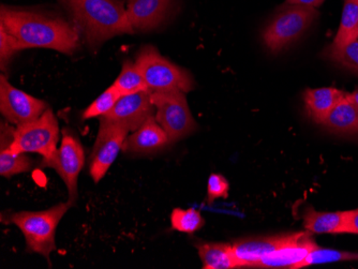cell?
<instances>
[{
  "label": "cell",
  "mask_w": 358,
  "mask_h": 269,
  "mask_svg": "<svg viewBox=\"0 0 358 269\" xmlns=\"http://www.w3.org/2000/svg\"><path fill=\"white\" fill-rule=\"evenodd\" d=\"M58 140L59 124L53 110L48 108L38 119L16 126L9 148L19 154H41L43 166L51 168L57 157Z\"/></svg>",
  "instance_id": "obj_4"
},
{
  "label": "cell",
  "mask_w": 358,
  "mask_h": 269,
  "mask_svg": "<svg viewBox=\"0 0 358 269\" xmlns=\"http://www.w3.org/2000/svg\"><path fill=\"white\" fill-rule=\"evenodd\" d=\"M322 124L334 133L358 134V108L348 99L345 94Z\"/></svg>",
  "instance_id": "obj_17"
},
{
  "label": "cell",
  "mask_w": 358,
  "mask_h": 269,
  "mask_svg": "<svg viewBox=\"0 0 358 269\" xmlns=\"http://www.w3.org/2000/svg\"><path fill=\"white\" fill-rule=\"evenodd\" d=\"M293 237L294 234L280 235V236L239 240L235 242L232 245V250L236 261L237 268H243V267L255 268L259 261L289 242Z\"/></svg>",
  "instance_id": "obj_13"
},
{
  "label": "cell",
  "mask_w": 358,
  "mask_h": 269,
  "mask_svg": "<svg viewBox=\"0 0 358 269\" xmlns=\"http://www.w3.org/2000/svg\"><path fill=\"white\" fill-rule=\"evenodd\" d=\"M117 89L114 86L108 87L106 92H102L99 97L96 98L83 113V119H90V118L102 117L110 113L113 108L117 103L118 100L122 98Z\"/></svg>",
  "instance_id": "obj_26"
},
{
  "label": "cell",
  "mask_w": 358,
  "mask_h": 269,
  "mask_svg": "<svg viewBox=\"0 0 358 269\" xmlns=\"http://www.w3.org/2000/svg\"><path fill=\"white\" fill-rule=\"evenodd\" d=\"M10 145H1L0 150V175L10 178L21 173L29 172L34 166V160L26 154L10 150Z\"/></svg>",
  "instance_id": "obj_22"
},
{
  "label": "cell",
  "mask_w": 358,
  "mask_h": 269,
  "mask_svg": "<svg viewBox=\"0 0 358 269\" xmlns=\"http://www.w3.org/2000/svg\"><path fill=\"white\" fill-rule=\"evenodd\" d=\"M347 261H358V253L349 252V251L334 250V249H323L317 247L303 259V262L297 266V269L311 266V265L347 262Z\"/></svg>",
  "instance_id": "obj_23"
},
{
  "label": "cell",
  "mask_w": 358,
  "mask_h": 269,
  "mask_svg": "<svg viewBox=\"0 0 358 269\" xmlns=\"http://www.w3.org/2000/svg\"><path fill=\"white\" fill-rule=\"evenodd\" d=\"M134 62L150 92L179 90L187 94L194 89L191 74L164 58L154 46L143 48Z\"/></svg>",
  "instance_id": "obj_5"
},
{
  "label": "cell",
  "mask_w": 358,
  "mask_h": 269,
  "mask_svg": "<svg viewBox=\"0 0 358 269\" xmlns=\"http://www.w3.org/2000/svg\"><path fill=\"white\" fill-rule=\"evenodd\" d=\"M20 51L15 39L8 33L3 25H0V67L5 71L12 57Z\"/></svg>",
  "instance_id": "obj_27"
},
{
  "label": "cell",
  "mask_w": 358,
  "mask_h": 269,
  "mask_svg": "<svg viewBox=\"0 0 358 269\" xmlns=\"http://www.w3.org/2000/svg\"><path fill=\"white\" fill-rule=\"evenodd\" d=\"M285 1H287V5H301L317 8L321 6L325 0H285Z\"/></svg>",
  "instance_id": "obj_30"
},
{
  "label": "cell",
  "mask_w": 358,
  "mask_h": 269,
  "mask_svg": "<svg viewBox=\"0 0 358 269\" xmlns=\"http://www.w3.org/2000/svg\"><path fill=\"white\" fill-rule=\"evenodd\" d=\"M129 133L122 126L100 118L99 132L90 158V174L94 182H99L106 176L124 148Z\"/></svg>",
  "instance_id": "obj_8"
},
{
  "label": "cell",
  "mask_w": 358,
  "mask_h": 269,
  "mask_svg": "<svg viewBox=\"0 0 358 269\" xmlns=\"http://www.w3.org/2000/svg\"><path fill=\"white\" fill-rule=\"evenodd\" d=\"M347 97L358 108V89L354 90L351 94H347Z\"/></svg>",
  "instance_id": "obj_31"
},
{
  "label": "cell",
  "mask_w": 358,
  "mask_h": 269,
  "mask_svg": "<svg viewBox=\"0 0 358 269\" xmlns=\"http://www.w3.org/2000/svg\"><path fill=\"white\" fill-rule=\"evenodd\" d=\"M171 144L166 132L152 117L145 122L136 131L129 134L124 142V150L128 154H154Z\"/></svg>",
  "instance_id": "obj_15"
},
{
  "label": "cell",
  "mask_w": 358,
  "mask_h": 269,
  "mask_svg": "<svg viewBox=\"0 0 358 269\" xmlns=\"http://www.w3.org/2000/svg\"><path fill=\"white\" fill-rule=\"evenodd\" d=\"M150 98L156 108L155 118L168 134L171 143L182 140L196 129L185 92H152Z\"/></svg>",
  "instance_id": "obj_7"
},
{
  "label": "cell",
  "mask_w": 358,
  "mask_h": 269,
  "mask_svg": "<svg viewBox=\"0 0 358 269\" xmlns=\"http://www.w3.org/2000/svg\"><path fill=\"white\" fill-rule=\"evenodd\" d=\"M204 269L237 268L232 246L221 242H200L195 245Z\"/></svg>",
  "instance_id": "obj_19"
},
{
  "label": "cell",
  "mask_w": 358,
  "mask_h": 269,
  "mask_svg": "<svg viewBox=\"0 0 358 269\" xmlns=\"http://www.w3.org/2000/svg\"><path fill=\"white\" fill-rule=\"evenodd\" d=\"M230 191V184L221 174H211L207 184V203L211 204L218 198H227Z\"/></svg>",
  "instance_id": "obj_28"
},
{
  "label": "cell",
  "mask_w": 358,
  "mask_h": 269,
  "mask_svg": "<svg viewBox=\"0 0 358 269\" xmlns=\"http://www.w3.org/2000/svg\"><path fill=\"white\" fill-rule=\"evenodd\" d=\"M345 92L336 87L309 88L303 94L306 110L313 122L321 124Z\"/></svg>",
  "instance_id": "obj_16"
},
{
  "label": "cell",
  "mask_w": 358,
  "mask_h": 269,
  "mask_svg": "<svg viewBox=\"0 0 358 269\" xmlns=\"http://www.w3.org/2000/svg\"><path fill=\"white\" fill-rule=\"evenodd\" d=\"M171 224L173 230L191 235L205 226V220L195 208H175L171 215Z\"/></svg>",
  "instance_id": "obj_25"
},
{
  "label": "cell",
  "mask_w": 358,
  "mask_h": 269,
  "mask_svg": "<svg viewBox=\"0 0 358 269\" xmlns=\"http://www.w3.org/2000/svg\"><path fill=\"white\" fill-rule=\"evenodd\" d=\"M354 40H358V27L357 29L355 30V33H354L353 39H352V41H354Z\"/></svg>",
  "instance_id": "obj_32"
},
{
  "label": "cell",
  "mask_w": 358,
  "mask_h": 269,
  "mask_svg": "<svg viewBox=\"0 0 358 269\" xmlns=\"http://www.w3.org/2000/svg\"><path fill=\"white\" fill-rule=\"evenodd\" d=\"M317 17V8L287 5V9L281 11L263 31L265 46L271 53L282 51L299 39Z\"/></svg>",
  "instance_id": "obj_6"
},
{
  "label": "cell",
  "mask_w": 358,
  "mask_h": 269,
  "mask_svg": "<svg viewBox=\"0 0 358 269\" xmlns=\"http://www.w3.org/2000/svg\"><path fill=\"white\" fill-rule=\"evenodd\" d=\"M0 25L15 39L20 51L41 48L72 55L80 45L76 25L41 12L3 6Z\"/></svg>",
  "instance_id": "obj_1"
},
{
  "label": "cell",
  "mask_w": 358,
  "mask_h": 269,
  "mask_svg": "<svg viewBox=\"0 0 358 269\" xmlns=\"http://www.w3.org/2000/svg\"><path fill=\"white\" fill-rule=\"evenodd\" d=\"M309 232L295 233L294 237L280 248L259 261L255 268L297 269L303 259L317 248Z\"/></svg>",
  "instance_id": "obj_12"
},
{
  "label": "cell",
  "mask_w": 358,
  "mask_h": 269,
  "mask_svg": "<svg viewBox=\"0 0 358 269\" xmlns=\"http://www.w3.org/2000/svg\"><path fill=\"white\" fill-rule=\"evenodd\" d=\"M48 108L45 101L14 87L5 75L0 76V112L8 124L19 126L34 122Z\"/></svg>",
  "instance_id": "obj_9"
},
{
  "label": "cell",
  "mask_w": 358,
  "mask_h": 269,
  "mask_svg": "<svg viewBox=\"0 0 358 269\" xmlns=\"http://www.w3.org/2000/svg\"><path fill=\"white\" fill-rule=\"evenodd\" d=\"M62 3L92 48L116 36L134 35L136 31L120 0H62Z\"/></svg>",
  "instance_id": "obj_2"
},
{
  "label": "cell",
  "mask_w": 358,
  "mask_h": 269,
  "mask_svg": "<svg viewBox=\"0 0 358 269\" xmlns=\"http://www.w3.org/2000/svg\"><path fill=\"white\" fill-rule=\"evenodd\" d=\"M347 212H317L311 206L306 208L303 226L313 234H345Z\"/></svg>",
  "instance_id": "obj_18"
},
{
  "label": "cell",
  "mask_w": 358,
  "mask_h": 269,
  "mask_svg": "<svg viewBox=\"0 0 358 269\" xmlns=\"http://www.w3.org/2000/svg\"><path fill=\"white\" fill-rule=\"evenodd\" d=\"M345 233L349 234H358V208L354 210H348L345 217Z\"/></svg>",
  "instance_id": "obj_29"
},
{
  "label": "cell",
  "mask_w": 358,
  "mask_h": 269,
  "mask_svg": "<svg viewBox=\"0 0 358 269\" xmlns=\"http://www.w3.org/2000/svg\"><path fill=\"white\" fill-rule=\"evenodd\" d=\"M85 163L83 146L76 136L69 132L62 133V144L58 148L57 157L51 168L57 172L67 187L69 202L76 204L78 200V180L80 170Z\"/></svg>",
  "instance_id": "obj_10"
},
{
  "label": "cell",
  "mask_w": 358,
  "mask_h": 269,
  "mask_svg": "<svg viewBox=\"0 0 358 269\" xmlns=\"http://www.w3.org/2000/svg\"><path fill=\"white\" fill-rule=\"evenodd\" d=\"M323 56L358 75V40L345 44L333 42L324 50Z\"/></svg>",
  "instance_id": "obj_21"
},
{
  "label": "cell",
  "mask_w": 358,
  "mask_h": 269,
  "mask_svg": "<svg viewBox=\"0 0 358 269\" xmlns=\"http://www.w3.org/2000/svg\"><path fill=\"white\" fill-rule=\"evenodd\" d=\"M150 94L152 92H141L122 96L110 113L100 118L122 126L132 133L148 119L155 117L156 108L152 104Z\"/></svg>",
  "instance_id": "obj_11"
},
{
  "label": "cell",
  "mask_w": 358,
  "mask_h": 269,
  "mask_svg": "<svg viewBox=\"0 0 358 269\" xmlns=\"http://www.w3.org/2000/svg\"><path fill=\"white\" fill-rule=\"evenodd\" d=\"M113 86L120 92L122 96L138 94L141 92H150L142 74L136 67V62L130 60L124 62L122 71Z\"/></svg>",
  "instance_id": "obj_20"
},
{
  "label": "cell",
  "mask_w": 358,
  "mask_h": 269,
  "mask_svg": "<svg viewBox=\"0 0 358 269\" xmlns=\"http://www.w3.org/2000/svg\"><path fill=\"white\" fill-rule=\"evenodd\" d=\"M72 206L68 201L42 212H15L10 216L9 221L23 233L28 252L41 254L51 264L50 256L56 250V230Z\"/></svg>",
  "instance_id": "obj_3"
},
{
  "label": "cell",
  "mask_w": 358,
  "mask_h": 269,
  "mask_svg": "<svg viewBox=\"0 0 358 269\" xmlns=\"http://www.w3.org/2000/svg\"><path fill=\"white\" fill-rule=\"evenodd\" d=\"M170 5L171 0H128L127 14L134 30L148 31L166 20Z\"/></svg>",
  "instance_id": "obj_14"
},
{
  "label": "cell",
  "mask_w": 358,
  "mask_h": 269,
  "mask_svg": "<svg viewBox=\"0 0 358 269\" xmlns=\"http://www.w3.org/2000/svg\"><path fill=\"white\" fill-rule=\"evenodd\" d=\"M358 27V0H345L339 29L334 43L345 44L352 41Z\"/></svg>",
  "instance_id": "obj_24"
}]
</instances>
